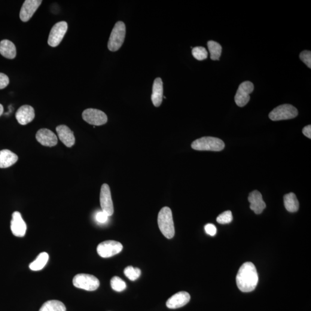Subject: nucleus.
<instances>
[{"instance_id":"f03ea898","label":"nucleus","mask_w":311,"mask_h":311,"mask_svg":"<svg viewBox=\"0 0 311 311\" xmlns=\"http://www.w3.org/2000/svg\"><path fill=\"white\" fill-rule=\"evenodd\" d=\"M157 222L158 228L163 235L167 239H172L175 235V227L172 211L170 207H164L160 210Z\"/></svg>"},{"instance_id":"ddd939ff","label":"nucleus","mask_w":311,"mask_h":311,"mask_svg":"<svg viewBox=\"0 0 311 311\" xmlns=\"http://www.w3.org/2000/svg\"><path fill=\"white\" fill-rule=\"evenodd\" d=\"M11 229L12 233L15 236L21 237L25 235L27 225L19 212H15L12 214Z\"/></svg>"},{"instance_id":"c756f323","label":"nucleus","mask_w":311,"mask_h":311,"mask_svg":"<svg viewBox=\"0 0 311 311\" xmlns=\"http://www.w3.org/2000/svg\"><path fill=\"white\" fill-rule=\"evenodd\" d=\"M300 59L306 65L311 68V52L310 51L305 50L300 54Z\"/></svg>"},{"instance_id":"dca6fc26","label":"nucleus","mask_w":311,"mask_h":311,"mask_svg":"<svg viewBox=\"0 0 311 311\" xmlns=\"http://www.w3.org/2000/svg\"><path fill=\"white\" fill-rule=\"evenodd\" d=\"M16 120L19 124L26 125L33 120L35 114L34 109L32 106L29 105H24L18 109L16 115Z\"/></svg>"},{"instance_id":"473e14b6","label":"nucleus","mask_w":311,"mask_h":311,"mask_svg":"<svg viewBox=\"0 0 311 311\" xmlns=\"http://www.w3.org/2000/svg\"><path fill=\"white\" fill-rule=\"evenodd\" d=\"M109 216L105 212L103 211L99 212L96 215V219L99 223H105L108 221Z\"/></svg>"},{"instance_id":"423d86ee","label":"nucleus","mask_w":311,"mask_h":311,"mask_svg":"<svg viewBox=\"0 0 311 311\" xmlns=\"http://www.w3.org/2000/svg\"><path fill=\"white\" fill-rule=\"evenodd\" d=\"M298 115L296 108L289 104H285L277 107L270 112L269 117L271 120L278 121L291 120Z\"/></svg>"},{"instance_id":"a211bd4d","label":"nucleus","mask_w":311,"mask_h":311,"mask_svg":"<svg viewBox=\"0 0 311 311\" xmlns=\"http://www.w3.org/2000/svg\"><path fill=\"white\" fill-rule=\"evenodd\" d=\"M56 131L61 141L67 147L71 148L75 144L74 133L66 125H60L56 127Z\"/></svg>"},{"instance_id":"5701e85b","label":"nucleus","mask_w":311,"mask_h":311,"mask_svg":"<svg viewBox=\"0 0 311 311\" xmlns=\"http://www.w3.org/2000/svg\"><path fill=\"white\" fill-rule=\"evenodd\" d=\"M49 259L47 252H42L34 261L30 264V269L32 271H39L44 269Z\"/></svg>"},{"instance_id":"f257e3e1","label":"nucleus","mask_w":311,"mask_h":311,"mask_svg":"<svg viewBox=\"0 0 311 311\" xmlns=\"http://www.w3.org/2000/svg\"><path fill=\"white\" fill-rule=\"evenodd\" d=\"M258 274L255 265L248 262L240 267L236 276L237 287L243 292L254 290L258 283Z\"/></svg>"},{"instance_id":"9d476101","label":"nucleus","mask_w":311,"mask_h":311,"mask_svg":"<svg viewBox=\"0 0 311 311\" xmlns=\"http://www.w3.org/2000/svg\"><path fill=\"white\" fill-rule=\"evenodd\" d=\"M254 90V84L251 81H246L241 84L234 96V101L236 105L240 108L245 106L249 101V94Z\"/></svg>"},{"instance_id":"f704fd0d","label":"nucleus","mask_w":311,"mask_h":311,"mask_svg":"<svg viewBox=\"0 0 311 311\" xmlns=\"http://www.w3.org/2000/svg\"><path fill=\"white\" fill-rule=\"evenodd\" d=\"M3 112H4V108H3L1 104H0V117H1V116L3 114Z\"/></svg>"},{"instance_id":"bb28decb","label":"nucleus","mask_w":311,"mask_h":311,"mask_svg":"<svg viewBox=\"0 0 311 311\" xmlns=\"http://www.w3.org/2000/svg\"><path fill=\"white\" fill-rule=\"evenodd\" d=\"M111 286L113 290L119 292L124 291L126 288V283L117 276H115L111 279Z\"/></svg>"},{"instance_id":"c85d7f7f","label":"nucleus","mask_w":311,"mask_h":311,"mask_svg":"<svg viewBox=\"0 0 311 311\" xmlns=\"http://www.w3.org/2000/svg\"><path fill=\"white\" fill-rule=\"evenodd\" d=\"M233 216L230 210L225 211L221 215H219L217 218L218 223L221 224H227L230 223L233 221Z\"/></svg>"},{"instance_id":"412c9836","label":"nucleus","mask_w":311,"mask_h":311,"mask_svg":"<svg viewBox=\"0 0 311 311\" xmlns=\"http://www.w3.org/2000/svg\"><path fill=\"white\" fill-rule=\"evenodd\" d=\"M0 54L6 59H14L16 56V48L13 42L4 39L0 42Z\"/></svg>"},{"instance_id":"20e7f679","label":"nucleus","mask_w":311,"mask_h":311,"mask_svg":"<svg viewBox=\"0 0 311 311\" xmlns=\"http://www.w3.org/2000/svg\"><path fill=\"white\" fill-rule=\"evenodd\" d=\"M125 35H126V26L123 21H118L112 30L108 42V48L111 51L120 49L123 46Z\"/></svg>"},{"instance_id":"f8f14e48","label":"nucleus","mask_w":311,"mask_h":311,"mask_svg":"<svg viewBox=\"0 0 311 311\" xmlns=\"http://www.w3.org/2000/svg\"><path fill=\"white\" fill-rule=\"evenodd\" d=\"M41 0H26L24 1L20 12V19L23 22H27L42 4Z\"/></svg>"},{"instance_id":"a878e982","label":"nucleus","mask_w":311,"mask_h":311,"mask_svg":"<svg viewBox=\"0 0 311 311\" xmlns=\"http://www.w3.org/2000/svg\"><path fill=\"white\" fill-rule=\"evenodd\" d=\"M124 274L131 280H135L141 276V271L139 268L127 266L125 268Z\"/></svg>"},{"instance_id":"6e6552de","label":"nucleus","mask_w":311,"mask_h":311,"mask_svg":"<svg viewBox=\"0 0 311 311\" xmlns=\"http://www.w3.org/2000/svg\"><path fill=\"white\" fill-rule=\"evenodd\" d=\"M123 249L122 244L114 240L105 241L100 243L97 252L102 258H109L119 254Z\"/></svg>"},{"instance_id":"4be33fe9","label":"nucleus","mask_w":311,"mask_h":311,"mask_svg":"<svg viewBox=\"0 0 311 311\" xmlns=\"http://www.w3.org/2000/svg\"><path fill=\"white\" fill-rule=\"evenodd\" d=\"M283 200H284L285 208L288 212L291 213L297 212L299 209V202L294 193H291L285 195Z\"/></svg>"},{"instance_id":"72a5a7b5","label":"nucleus","mask_w":311,"mask_h":311,"mask_svg":"<svg viewBox=\"0 0 311 311\" xmlns=\"http://www.w3.org/2000/svg\"><path fill=\"white\" fill-rule=\"evenodd\" d=\"M303 133L308 138L311 139V126L310 124L303 128Z\"/></svg>"},{"instance_id":"9b49d317","label":"nucleus","mask_w":311,"mask_h":311,"mask_svg":"<svg viewBox=\"0 0 311 311\" xmlns=\"http://www.w3.org/2000/svg\"><path fill=\"white\" fill-rule=\"evenodd\" d=\"M100 202L102 211L105 212L109 216L114 213V206L112 202L110 188L108 184L102 186L100 194Z\"/></svg>"},{"instance_id":"393cba45","label":"nucleus","mask_w":311,"mask_h":311,"mask_svg":"<svg viewBox=\"0 0 311 311\" xmlns=\"http://www.w3.org/2000/svg\"><path fill=\"white\" fill-rule=\"evenodd\" d=\"M207 47L210 54V59L214 61H218L221 55V46L218 42L209 41L207 42Z\"/></svg>"},{"instance_id":"1a4fd4ad","label":"nucleus","mask_w":311,"mask_h":311,"mask_svg":"<svg viewBox=\"0 0 311 311\" xmlns=\"http://www.w3.org/2000/svg\"><path fill=\"white\" fill-rule=\"evenodd\" d=\"M83 120L88 124L94 126H101L108 122V116L101 110L94 109H85L82 114Z\"/></svg>"},{"instance_id":"0eeeda50","label":"nucleus","mask_w":311,"mask_h":311,"mask_svg":"<svg viewBox=\"0 0 311 311\" xmlns=\"http://www.w3.org/2000/svg\"><path fill=\"white\" fill-rule=\"evenodd\" d=\"M68 27V23L64 21H60L55 24L52 27L49 36H48V45L53 47H58L66 34Z\"/></svg>"},{"instance_id":"cd10ccee","label":"nucleus","mask_w":311,"mask_h":311,"mask_svg":"<svg viewBox=\"0 0 311 311\" xmlns=\"http://www.w3.org/2000/svg\"><path fill=\"white\" fill-rule=\"evenodd\" d=\"M192 54L196 60L202 61L207 59L208 53L205 47H196L192 49Z\"/></svg>"},{"instance_id":"aec40b11","label":"nucleus","mask_w":311,"mask_h":311,"mask_svg":"<svg viewBox=\"0 0 311 311\" xmlns=\"http://www.w3.org/2000/svg\"><path fill=\"white\" fill-rule=\"evenodd\" d=\"M18 160L17 156L8 149L0 151V169L13 166Z\"/></svg>"},{"instance_id":"b1692460","label":"nucleus","mask_w":311,"mask_h":311,"mask_svg":"<svg viewBox=\"0 0 311 311\" xmlns=\"http://www.w3.org/2000/svg\"><path fill=\"white\" fill-rule=\"evenodd\" d=\"M66 307L62 302L58 300H50L46 302L39 311H66Z\"/></svg>"},{"instance_id":"6ab92c4d","label":"nucleus","mask_w":311,"mask_h":311,"mask_svg":"<svg viewBox=\"0 0 311 311\" xmlns=\"http://www.w3.org/2000/svg\"><path fill=\"white\" fill-rule=\"evenodd\" d=\"M163 83L161 78H156L153 88L151 99L155 107H159L163 101Z\"/></svg>"},{"instance_id":"7c9ffc66","label":"nucleus","mask_w":311,"mask_h":311,"mask_svg":"<svg viewBox=\"0 0 311 311\" xmlns=\"http://www.w3.org/2000/svg\"><path fill=\"white\" fill-rule=\"evenodd\" d=\"M10 83V79L4 73H0V90L4 89Z\"/></svg>"},{"instance_id":"2eb2a0df","label":"nucleus","mask_w":311,"mask_h":311,"mask_svg":"<svg viewBox=\"0 0 311 311\" xmlns=\"http://www.w3.org/2000/svg\"><path fill=\"white\" fill-rule=\"evenodd\" d=\"M190 300V295L187 292H180L173 295L167 300L166 306L170 309H179L187 305Z\"/></svg>"},{"instance_id":"39448f33","label":"nucleus","mask_w":311,"mask_h":311,"mask_svg":"<svg viewBox=\"0 0 311 311\" xmlns=\"http://www.w3.org/2000/svg\"><path fill=\"white\" fill-rule=\"evenodd\" d=\"M75 287L87 291H94L99 288L100 282L96 277L87 274H79L73 280Z\"/></svg>"},{"instance_id":"f3484780","label":"nucleus","mask_w":311,"mask_h":311,"mask_svg":"<svg viewBox=\"0 0 311 311\" xmlns=\"http://www.w3.org/2000/svg\"><path fill=\"white\" fill-rule=\"evenodd\" d=\"M248 200L250 203V209L254 211L255 214H261L266 206L261 193L257 190L251 192L249 194Z\"/></svg>"},{"instance_id":"2f4dec72","label":"nucleus","mask_w":311,"mask_h":311,"mask_svg":"<svg viewBox=\"0 0 311 311\" xmlns=\"http://www.w3.org/2000/svg\"><path fill=\"white\" fill-rule=\"evenodd\" d=\"M205 230L207 234L212 236H214L217 233V228L214 224H206L205 226Z\"/></svg>"},{"instance_id":"4468645a","label":"nucleus","mask_w":311,"mask_h":311,"mask_svg":"<svg viewBox=\"0 0 311 311\" xmlns=\"http://www.w3.org/2000/svg\"><path fill=\"white\" fill-rule=\"evenodd\" d=\"M36 139L41 145L48 147H53L58 143L57 137L49 129H41L36 134Z\"/></svg>"},{"instance_id":"7ed1b4c3","label":"nucleus","mask_w":311,"mask_h":311,"mask_svg":"<svg viewBox=\"0 0 311 311\" xmlns=\"http://www.w3.org/2000/svg\"><path fill=\"white\" fill-rule=\"evenodd\" d=\"M225 144L221 140L213 137H203L195 140L191 148L197 151L219 152L223 150Z\"/></svg>"}]
</instances>
